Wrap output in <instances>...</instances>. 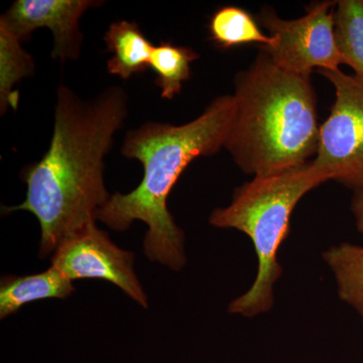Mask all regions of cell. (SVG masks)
<instances>
[{
	"label": "cell",
	"mask_w": 363,
	"mask_h": 363,
	"mask_svg": "<svg viewBox=\"0 0 363 363\" xmlns=\"http://www.w3.org/2000/svg\"><path fill=\"white\" fill-rule=\"evenodd\" d=\"M234 112L233 95H223L190 123H147L128 131L121 152L142 162L143 180L128 194L111 195L97 212L98 220L116 231L128 230L135 220L145 222L147 259L181 271L186 264L185 235L169 213V193L191 162L224 147Z\"/></svg>",
	"instance_id": "cell-2"
},
{
	"label": "cell",
	"mask_w": 363,
	"mask_h": 363,
	"mask_svg": "<svg viewBox=\"0 0 363 363\" xmlns=\"http://www.w3.org/2000/svg\"><path fill=\"white\" fill-rule=\"evenodd\" d=\"M128 95L112 86L90 100L60 85L49 150L26 167L25 201L4 212L26 210L40 222V257L94 224L111 195L104 185V157L128 116Z\"/></svg>",
	"instance_id": "cell-1"
},
{
	"label": "cell",
	"mask_w": 363,
	"mask_h": 363,
	"mask_svg": "<svg viewBox=\"0 0 363 363\" xmlns=\"http://www.w3.org/2000/svg\"><path fill=\"white\" fill-rule=\"evenodd\" d=\"M336 1H318L306 9L296 20H284L274 9H264L260 26L274 38V45L262 48L283 70L311 77L318 71H338L343 59L335 35L334 9Z\"/></svg>",
	"instance_id": "cell-6"
},
{
	"label": "cell",
	"mask_w": 363,
	"mask_h": 363,
	"mask_svg": "<svg viewBox=\"0 0 363 363\" xmlns=\"http://www.w3.org/2000/svg\"><path fill=\"white\" fill-rule=\"evenodd\" d=\"M334 20L343 64L363 80V0L336 1Z\"/></svg>",
	"instance_id": "cell-15"
},
{
	"label": "cell",
	"mask_w": 363,
	"mask_h": 363,
	"mask_svg": "<svg viewBox=\"0 0 363 363\" xmlns=\"http://www.w3.org/2000/svg\"><path fill=\"white\" fill-rule=\"evenodd\" d=\"M74 291L72 281L52 266L40 274L4 277L0 284V318L16 314L35 301L68 298Z\"/></svg>",
	"instance_id": "cell-9"
},
{
	"label": "cell",
	"mask_w": 363,
	"mask_h": 363,
	"mask_svg": "<svg viewBox=\"0 0 363 363\" xmlns=\"http://www.w3.org/2000/svg\"><path fill=\"white\" fill-rule=\"evenodd\" d=\"M209 33L212 42L222 49L250 44L269 48L274 43V38L262 32L252 14L238 6L217 9L210 18Z\"/></svg>",
	"instance_id": "cell-11"
},
{
	"label": "cell",
	"mask_w": 363,
	"mask_h": 363,
	"mask_svg": "<svg viewBox=\"0 0 363 363\" xmlns=\"http://www.w3.org/2000/svg\"><path fill=\"white\" fill-rule=\"evenodd\" d=\"M330 178L312 161L281 173L257 176L234 192L233 202L216 208L211 225L238 229L252 240L259 269L250 290L229 304L231 314L255 317L274 306V286L281 274L278 252L290 233L293 210L308 192Z\"/></svg>",
	"instance_id": "cell-4"
},
{
	"label": "cell",
	"mask_w": 363,
	"mask_h": 363,
	"mask_svg": "<svg viewBox=\"0 0 363 363\" xmlns=\"http://www.w3.org/2000/svg\"><path fill=\"white\" fill-rule=\"evenodd\" d=\"M337 283L341 300L354 308L363 323V247L341 243L323 253Z\"/></svg>",
	"instance_id": "cell-13"
},
{
	"label": "cell",
	"mask_w": 363,
	"mask_h": 363,
	"mask_svg": "<svg viewBox=\"0 0 363 363\" xmlns=\"http://www.w3.org/2000/svg\"><path fill=\"white\" fill-rule=\"evenodd\" d=\"M35 71L30 55L21 47V40L0 21V109L18 108V93L14 86Z\"/></svg>",
	"instance_id": "cell-12"
},
{
	"label": "cell",
	"mask_w": 363,
	"mask_h": 363,
	"mask_svg": "<svg viewBox=\"0 0 363 363\" xmlns=\"http://www.w3.org/2000/svg\"><path fill=\"white\" fill-rule=\"evenodd\" d=\"M233 98L224 149L245 173H281L316 156L320 125L311 77L283 70L262 50L236 76Z\"/></svg>",
	"instance_id": "cell-3"
},
{
	"label": "cell",
	"mask_w": 363,
	"mask_h": 363,
	"mask_svg": "<svg viewBox=\"0 0 363 363\" xmlns=\"http://www.w3.org/2000/svg\"><path fill=\"white\" fill-rule=\"evenodd\" d=\"M351 211L355 218L357 230L363 234V191L355 192L351 201Z\"/></svg>",
	"instance_id": "cell-16"
},
{
	"label": "cell",
	"mask_w": 363,
	"mask_h": 363,
	"mask_svg": "<svg viewBox=\"0 0 363 363\" xmlns=\"http://www.w3.org/2000/svg\"><path fill=\"white\" fill-rule=\"evenodd\" d=\"M105 43L113 56L107 62V71L123 80L150 68L155 45L147 40L138 23L119 21L111 23L105 33Z\"/></svg>",
	"instance_id": "cell-10"
},
{
	"label": "cell",
	"mask_w": 363,
	"mask_h": 363,
	"mask_svg": "<svg viewBox=\"0 0 363 363\" xmlns=\"http://www.w3.org/2000/svg\"><path fill=\"white\" fill-rule=\"evenodd\" d=\"M335 90L328 118L320 125L313 164L355 192L363 191V80L342 71L320 70Z\"/></svg>",
	"instance_id": "cell-5"
},
{
	"label": "cell",
	"mask_w": 363,
	"mask_h": 363,
	"mask_svg": "<svg viewBox=\"0 0 363 363\" xmlns=\"http://www.w3.org/2000/svg\"><path fill=\"white\" fill-rule=\"evenodd\" d=\"M199 55L191 48L162 42L155 45L150 68L156 73V84L162 97L172 100L181 92L183 83L191 77V65Z\"/></svg>",
	"instance_id": "cell-14"
},
{
	"label": "cell",
	"mask_w": 363,
	"mask_h": 363,
	"mask_svg": "<svg viewBox=\"0 0 363 363\" xmlns=\"http://www.w3.org/2000/svg\"><path fill=\"white\" fill-rule=\"evenodd\" d=\"M135 255L112 242L96 223L86 227L65 241L52 257V266L70 279H102L118 286L128 297L147 309V294L136 277Z\"/></svg>",
	"instance_id": "cell-7"
},
{
	"label": "cell",
	"mask_w": 363,
	"mask_h": 363,
	"mask_svg": "<svg viewBox=\"0 0 363 363\" xmlns=\"http://www.w3.org/2000/svg\"><path fill=\"white\" fill-rule=\"evenodd\" d=\"M100 4L92 0H16L0 21L21 40L38 28H49L54 37L52 58L65 63L75 61L80 55V18L86 11Z\"/></svg>",
	"instance_id": "cell-8"
}]
</instances>
